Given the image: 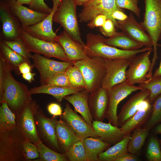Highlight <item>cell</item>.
<instances>
[{
  "mask_svg": "<svg viewBox=\"0 0 161 161\" xmlns=\"http://www.w3.org/2000/svg\"><path fill=\"white\" fill-rule=\"evenodd\" d=\"M5 64V79L0 102H5L16 116L32 98L27 86L17 81L13 76L11 72L13 69L12 66Z\"/></svg>",
  "mask_w": 161,
  "mask_h": 161,
  "instance_id": "6da1fadb",
  "label": "cell"
},
{
  "mask_svg": "<svg viewBox=\"0 0 161 161\" xmlns=\"http://www.w3.org/2000/svg\"><path fill=\"white\" fill-rule=\"evenodd\" d=\"M103 38L98 34L89 33L87 34L84 49L88 57L97 56L104 59H130L137 54L153 49L145 47L135 50H124L106 44L103 42Z\"/></svg>",
  "mask_w": 161,
  "mask_h": 161,
  "instance_id": "7a4b0ae2",
  "label": "cell"
},
{
  "mask_svg": "<svg viewBox=\"0 0 161 161\" xmlns=\"http://www.w3.org/2000/svg\"><path fill=\"white\" fill-rule=\"evenodd\" d=\"M27 139L16 126L0 131V161H25L24 145Z\"/></svg>",
  "mask_w": 161,
  "mask_h": 161,
  "instance_id": "3957f363",
  "label": "cell"
},
{
  "mask_svg": "<svg viewBox=\"0 0 161 161\" xmlns=\"http://www.w3.org/2000/svg\"><path fill=\"white\" fill-rule=\"evenodd\" d=\"M145 11L143 21L140 24L152 41L153 57L151 66L158 58V42L161 38V0H144Z\"/></svg>",
  "mask_w": 161,
  "mask_h": 161,
  "instance_id": "277c9868",
  "label": "cell"
},
{
  "mask_svg": "<svg viewBox=\"0 0 161 161\" xmlns=\"http://www.w3.org/2000/svg\"><path fill=\"white\" fill-rule=\"evenodd\" d=\"M75 0H61L59 5L54 13L53 21L59 24L69 35L83 46L76 14Z\"/></svg>",
  "mask_w": 161,
  "mask_h": 161,
  "instance_id": "5b68a950",
  "label": "cell"
},
{
  "mask_svg": "<svg viewBox=\"0 0 161 161\" xmlns=\"http://www.w3.org/2000/svg\"><path fill=\"white\" fill-rule=\"evenodd\" d=\"M81 72L84 79L86 89L90 93L101 87L106 73L105 59L94 56L74 63Z\"/></svg>",
  "mask_w": 161,
  "mask_h": 161,
  "instance_id": "8992f818",
  "label": "cell"
},
{
  "mask_svg": "<svg viewBox=\"0 0 161 161\" xmlns=\"http://www.w3.org/2000/svg\"><path fill=\"white\" fill-rule=\"evenodd\" d=\"M19 35L27 51L42 55L48 58H54L63 61H70L61 45L56 41H47L35 38L24 31L21 27Z\"/></svg>",
  "mask_w": 161,
  "mask_h": 161,
  "instance_id": "52a82bcc",
  "label": "cell"
},
{
  "mask_svg": "<svg viewBox=\"0 0 161 161\" xmlns=\"http://www.w3.org/2000/svg\"><path fill=\"white\" fill-rule=\"evenodd\" d=\"M39 108L38 105L32 100L25 105L16 118L17 127L27 139L35 145L41 140L35 117Z\"/></svg>",
  "mask_w": 161,
  "mask_h": 161,
  "instance_id": "ba28073f",
  "label": "cell"
},
{
  "mask_svg": "<svg viewBox=\"0 0 161 161\" xmlns=\"http://www.w3.org/2000/svg\"><path fill=\"white\" fill-rule=\"evenodd\" d=\"M31 59L33 66L40 75L41 85H45L47 81L55 74L65 72L69 67L74 65V62L72 61H56L36 53L32 55Z\"/></svg>",
  "mask_w": 161,
  "mask_h": 161,
  "instance_id": "9c48e42d",
  "label": "cell"
},
{
  "mask_svg": "<svg viewBox=\"0 0 161 161\" xmlns=\"http://www.w3.org/2000/svg\"><path fill=\"white\" fill-rule=\"evenodd\" d=\"M143 89L139 86L131 85L127 82L115 86L107 90L109 103L106 118L113 125L119 126L117 110L119 103L132 92Z\"/></svg>",
  "mask_w": 161,
  "mask_h": 161,
  "instance_id": "30bf717a",
  "label": "cell"
},
{
  "mask_svg": "<svg viewBox=\"0 0 161 161\" xmlns=\"http://www.w3.org/2000/svg\"><path fill=\"white\" fill-rule=\"evenodd\" d=\"M153 49L148 50L131 58L126 71V82L133 85L139 84L147 79L151 68L150 55Z\"/></svg>",
  "mask_w": 161,
  "mask_h": 161,
  "instance_id": "8fae6325",
  "label": "cell"
},
{
  "mask_svg": "<svg viewBox=\"0 0 161 161\" xmlns=\"http://www.w3.org/2000/svg\"><path fill=\"white\" fill-rule=\"evenodd\" d=\"M130 59H105L106 73L101 87L108 90L125 82L127 79V69Z\"/></svg>",
  "mask_w": 161,
  "mask_h": 161,
  "instance_id": "7c38bea8",
  "label": "cell"
},
{
  "mask_svg": "<svg viewBox=\"0 0 161 161\" xmlns=\"http://www.w3.org/2000/svg\"><path fill=\"white\" fill-rule=\"evenodd\" d=\"M121 9L116 7L115 0H91L83 6L79 14V21L89 22L96 16L103 14L113 21L115 27L117 22L114 21L111 15L114 11Z\"/></svg>",
  "mask_w": 161,
  "mask_h": 161,
  "instance_id": "4fadbf2b",
  "label": "cell"
},
{
  "mask_svg": "<svg viewBox=\"0 0 161 161\" xmlns=\"http://www.w3.org/2000/svg\"><path fill=\"white\" fill-rule=\"evenodd\" d=\"M35 117L37 128L44 141L54 150L62 152L56 134V126L58 120L56 116L47 117L39 108Z\"/></svg>",
  "mask_w": 161,
  "mask_h": 161,
  "instance_id": "5bb4252c",
  "label": "cell"
},
{
  "mask_svg": "<svg viewBox=\"0 0 161 161\" xmlns=\"http://www.w3.org/2000/svg\"><path fill=\"white\" fill-rule=\"evenodd\" d=\"M61 119L81 140L89 137L99 138L95 133L92 127L73 111L68 103H66Z\"/></svg>",
  "mask_w": 161,
  "mask_h": 161,
  "instance_id": "9a60e30c",
  "label": "cell"
},
{
  "mask_svg": "<svg viewBox=\"0 0 161 161\" xmlns=\"http://www.w3.org/2000/svg\"><path fill=\"white\" fill-rule=\"evenodd\" d=\"M115 28L120 30L134 40L145 47L153 48L152 41L149 35L135 19L132 12L123 21H118Z\"/></svg>",
  "mask_w": 161,
  "mask_h": 161,
  "instance_id": "2e32d148",
  "label": "cell"
},
{
  "mask_svg": "<svg viewBox=\"0 0 161 161\" xmlns=\"http://www.w3.org/2000/svg\"><path fill=\"white\" fill-rule=\"evenodd\" d=\"M0 19L3 36L1 39L13 41L19 37L18 31L21 27V22L11 12L5 0L0 1Z\"/></svg>",
  "mask_w": 161,
  "mask_h": 161,
  "instance_id": "e0dca14e",
  "label": "cell"
},
{
  "mask_svg": "<svg viewBox=\"0 0 161 161\" xmlns=\"http://www.w3.org/2000/svg\"><path fill=\"white\" fill-rule=\"evenodd\" d=\"M12 13L19 20L21 27L32 25L42 21L49 14L35 11L19 3L16 0H5Z\"/></svg>",
  "mask_w": 161,
  "mask_h": 161,
  "instance_id": "ac0fdd59",
  "label": "cell"
},
{
  "mask_svg": "<svg viewBox=\"0 0 161 161\" xmlns=\"http://www.w3.org/2000/svg\"><path fill=\"white\" fill-rule=\"evenodd\" d=\"M88 103L93 120L103 122L106 118L109 106L107 90L101 87L90 93Z\"/></svg>",
  "mask_w": 161,
  "mask_h": 161,
  "instance_id": "d6986e66",
  "label": "cell"
},
{
  "mask_svg": "<svg viewBox=\"0 0 161 161\" xmlns=\"http://www.w3.org/2000/svg\"><path fill=\"white\" fill-rule=\"evenodd\" d=\"M56 11L52 12L44 20L32 25L21 28L30 35L47 41L57 42L58 35L52 29L53 17Z\"/></svg>",
  "mask_w": 161,
  "mask_h": 161,
  "instance_id": "ffe728a7",
  "label": "cell"
},
{
  "mask_svg": "<svg viewBox=\"0 0 161 161\" xmlns=\"http://www.w3.org/2000/svg\"><path fill=\"white\" fill-rule=\"evenodd\" d=\"M152 107L148 97L141 102L136 113L120 128L124 136L131 134L135 129L146 123L150 116Z\"/></svg>",
  "mask_w": 161,
  "mask_h": 161,
  "instance_id": "44dd1931",
  "label": "cell"
},
{
  "mask_svg": "<svg viewBox=\"0 0 161 161\" xmlns=\"http://www.w3.org/2000/svg\"><path fill=\"white\" fill-rule=\"evenodd\" d=\"M57 42L62 46L70 61L75 63L89 58L86 55L84 46L75 41L64 31L58 35Z\"/></svg>",
  "mask_w": 161,
  "mask_h": 161,
  "instance_id": "7402d4cb",
  "label": "cell"
},
{
  "mask_svg": "<svg viewBox=\"0 0 161 161\" xmlns=\"http://www.w3.org/2000/svg\"><path fill=\"white\" fill-rule=\"evenodd\" d=\"M92 127L95 134L102 141L112 145L122 140L125 136L120 128L112 125L109 122L106 123L93 120Z\"/></svg>",
  "mask_w": 161,
  "mask_h": 161,
  "instance_id": "603a6c76",
  "label": "cell"
},
{
  "mask_svg": "<svg viewBox=\"0 0 161 161\" xmlns=\"http://www.w3.org/2000/svg\"><path fill=\"white\" fill-rule=\"evenodd\" d=\"M89 93L86 89L79 91L64 97L74 107V111L79 113L87 123L92 127L93 120L88 105Z\"/></svg>",
  "mask_w": 161,
  "mask_h": 161,
  "instance_id": "cb8c5ba5",
  "label": "cell"
},
{
  "mask_svg": "<svg viewBox=\"0 0 161 161\" xmlns=\"http://www.w3.org/2000/svg\"><path fill=\"white\" fill-rule=\"evenodd\" d=\"M149 95L148 90L143 89L131 97L121 108L117 115L119 126L121 127L137 111L141 102L148 98Z\"/></svg>",
  "mask_w": 161,
  "mask_h": 161,
  "instance_id": "d4e9b609",
  "label": "cell"
},
{
  "mask_svg": "<svg viewBox=\"0 0 161 161\" xmlns=\"http://www.w3.org/2000/svg\"><path fill=\"white\" fill-rule=\"evenodd\" d=\"M86 89L81 87L66 88L47 85L31 88L29 89L31 95L38 94H47L52 96L57 101L61 102L65 96Z\"/></svg>",
  "mask_w": 161,
  "mask_h": 161,
  "instance_id": "484cf974",
  "label": "cell"
},
{
  "mask_svg": "<svg viewBox=\"0 0 161 161\" xmlns=\"http://www.w3.org/2000/svg\"><path fill=\"white\" fill-rule=\"evenodd\" d=\"M55 131L59 146L64 153L74 143L81 140L61 119L58 120Z\"/></svg>",
  "mask_w": 161,
  "mask_h": 161,
  "instance_id": "4316f807",
  "label": "cell"
},
{
  "mask_svg": "<svg viewBox=\"0 0 161 161\" xmlns=\"http://www.w3.org/2000/svg\"><path fill=\"white\" fill-rule=\"evenodd\" d=\"M103 42L109 46L128 51L137 50L144 47L142 44L134 40L122 31H116L114 35L108 38L104 37Z\"/></svg>",
  "mask_w": 161,
  "mask_h": 161,
  "instance_id": "83f0119b",
  "label": "cell"
},
{
  "mask_svg": "<svg viewBox=\"0 0 161 161\" xmlns=\"http://www.w3.org/2000/svg\"><path fill=\"white\" fill-rule=\"evenodd\" d=\"M85 150L86 161H98L99 155L111 146L100 138L89 137L82 140Z\"/></svg>",
  "mask_w": 161,
  "mask_h": 161,
  "instance_id": "f1b7e54d",
  "label": "cell"
},
{
  "mask_svg": "<svg viewBox=\"0 0 161 161\" xmlns=\"http://www.w3.org/2000/svg\"><path fill=\"white\" fill-rule=\"evenodd\" d=\"M131 135V134L125 136L122 140L100 154L98 161H115L123 154L129 152L128 144Z\"/></svg>",
  "mask_w": 161,
  "mask_h": 161,
  "instance_id": "f546056e",
  "label": "cell"
},
{
  "mask_svg": "<svg viewBox=\"0 0 161 161\" xmlns=\"http://www.w3.org/2000/svg\"><path fill=\"white\" fill-rule=\"evenodd\" d=\"M0 56L4 62L13 67L16 73L18 75L20 73L19 66L24 62L31 63L30 60L25 59L9 47L3 41L0 40Z\"/></svg>",
  "mask_w": 161,
  "mask_h": 161,
  "instance_id": "4dcf8cb0",
  "label": "cell"
},
{
  "mask_svg": "<svg viewBox=\"0 0 161 161\" xmlns=\"http://www.w3.org/2000/svg\"><path fill=\"white\" fill-rule=\"evenodd\" d=\"M149 131L141 128L133 131L128 144L129 152L138 156L140 155L142 148L149 134Z\"/></svg>",
  "mask_w": 161,
  "mask_h": 161,
  "instance_id": "1f68e13d",
  "label": "cell"
},
{
  "mask_svg": "<svg viewBox=\"0 0 161 161\" xmlns=\"http://www.w3.org/2000/svg\"><path fill=\"white\" fill-rule=\"evenodd\" d=\"M0 107V131L9 129L16 126V116L5 102Z\"/></svg>",
  "mask_w": 161,
  "mask_h": 161,
  "instance_id": "d6a6232c",
  "label": "cell"
},
{
  "mask_svg": "<svg viewBox=\"0 0 161 161\" xmlns=\"http://www.w3.org/2000/svg\"><path fill=\"white\" fill-rule=\"evenodd\" d=\"M38 148L39 158L36 161H67L65 153H61L53 150L44 145L41 140L36 145Z\"/></svg>",
  "mask_w": 161,
  "mask_h": 161,
  "instance_id": "836d02e7",
  "label": "cell"
},
{
  "mask_svg": "<svg viewBox=\"0 0 161 161\" xmlns=\"http://www.w3.org/2000/svg\"><path fill=\"white\" fill-rule=\"evenodd\" d=\"M139 86L149 91L148 98L152 104L154 100L161 94V76L152 77L139 84Z\"/></svg>",
  "mask_w": 161,
  "mask_h": 161,
  "instance_id": "e575fe53",
  "label": "cell"
},
{
  "mask_svg": "<svg viewBox=\"0 0 161 161\" xmlns=\"http://www.w3.org/2000/svg\"><path fill=\"white\" fill-rule=\"evenodd\" d=\"M65 154L68 161H86L85 150L82 140L72 145Z\"/></svg>",
  "mask_w": 161,
  "mask_h": 161,
  "instance_id": "d590c367",
  "label": "cell"
},
{
  "mask_svg": "<svg viewBox=\"0 0 161 161\" xmlns=\"http://www.w3.org/2000/svg\"><path fill=\"white\" fill-rule=\"evenodd\" d=\"M152 106L150 116L142 128L149 130L156 124L161 122V94L154 100Z\"/></svg>",
  "mask_w": 161,
  "mask_h": 161,
  "instance_id": "8d00e7d4",
  "label": "cell"
},
{
  "mask_svg": "<svg viewBox=\"0 0 161 161\" xmlns=\"http://www.w3.org/2000/svg\"><path fill=\"white\" fill-rule=\"evenodd\" d=\"M146 157L149 161H161V149L159 140L155 135L149 139L147 146Z\"/></svg>",
  "mask_w": 161,
  "mask_h": 161,
  "instance_id": "74e56055",
  "label": "cell"
},
{
  "mask_svg": "<svg viewBox=\"0 0 161 161\" xmlns=\"http://www.w3.org/2000/svg\"><path fill=\"white\" fill-rule=\"evenodd\" d=\"M73 87H81L86 89L83 76L80 70L74 65L69 67L65 72Z\"/></svg>",
  "mask_w": 161,
  "mask_h": 161,
  "instance_id": "f35d334b",
  "label": "cell"
},
{
  "mask_svg": "<svg viewBox=\"0 0 161 161\" xmlns=\"http://www.w3.org/2000/svg\"><path fill=\"white\" fill-rule=\"evenodd\" d=\"M1 40L9 47L25 59H31L32 55L28 52L22 40L20 37L13 41Z\"/></svg>",
  "mask_w": 161,
  "mask_h": 161,
  "instance_id": "ab89813d",
  "label": "cell"
},
{
  "mask_svg": "<svg viewBox=\"0 0 161 161\" xmlns=\"http://www.w3.org/2000/svg\"><path fill=\"white\" fill-rule=\"evenodd\" d=\"M45 85L66 88L73 87L65 72H61L55 74L49 79Z\"/></svg>",
  "mask_w": 161,
  "mask_h": 161,
  "instance_id": "60d3db41",
  "label": "cell"
},
{
  "mask_svg": "<svg viewBox=\"0 0 161 161\" xmlns=\"http://www.w3.org/2000/svg\"><path fill=\"white\" fill-rule=\"evenodd\" d=\"M138 0H115L116 5L118 8L129 10L139 17L140 10L138 7Z\"/></svg>",
  "mask_w": 161,
  "mask_h": 161,
  "instance_id": "b9f144b4",
  "label": "cell"
},
{
  "mask_svg": "<svg viewBox=\"0 0 161 161\" xmlns=\"http://www.w3.org/2000/svg\"><path fill=\"white\" fill-rule=\"evenodd\" d=\"M24 150L27 161L35 159L38 160L39 158V153L37 145L28 139L25 142Z\"/></svg>",
  "mask_w": 161,
  "mask_h": 161,
  "instance_id": "7bdbcfd3",
  "label": "cell"
},
{
  "mask_svg": "<svg viewBox=\"0 0 161 161\" xmlns=\"http://www.w3.org/2000/svg\"><path fill=\"white\" fill-rule=\"evenodd\" d=\"M29 8L36 11L48 14L52 10V8L49 7L44 0H32Z\"/></svg>",
  "mask_w": 161,
  "mask_h": 161,
  "instance_id": "ee69618b",
  "label": "cell"
},
{
  "mask_svg": "<svg viewBox=\"0 0 161 161\" xmlns=\"http://www.w3.org/2000/svg\"><path fill=\"white\" fill-rule=\"evenodd\" d=\"M100 32L105 36L110 38L114 35L116 31L113 21L107 18L104 24L100 27Z\"/></svg>",
  "mask_w": 161,
  "mask_h": 161,
  "instance_id": "f6af8a7d",
  "label": "cell"
},
{
  "mask_svg": "<svg viewBox=\"0 0 161 161\" xmlns=\"http://www.w3.org/2000/svg\"><path fill=\"white\" fill-rule=\"evenodd\" d=\"M107 19V17L105 15L99 14L89 22L87 26L91 28L100 27L104 24Z\"/></svg>",
  "mask_w": 161,
  "mask_h": 161,
  "instance_id": "bcb514c9",
  "label": "cell"
},
{
  "mask_svg": "<svg viewBox=\"0 0 161 161\" xmlns=\"http://www.w3.org/2000/svg\"><path fill=\"white\" fill-rule=\"evenodd\" d=\"M47 109L49 113L54 116H61L62 114L61 107L56 103H49L47 106Z\"/></svg>",
  "mask_w": 161,
  "mask_h": 161,
  "instance_id": "7dc6e473",
  "label": "cell"
},
{
  "mask_svg": "<svg viewBox=\"0 0 161 161\" xmlns=\"http://www.w3.org/2000/svg\"><path fill=\"white\" fill-rule=\"evenodd\" d=\"M5 73V64L0 56V96L2 94Z\"/></svg>",
  "mask_w": 161,
  "mask_h": 161,
  "instance_id": "c3c4849f",
  "label": "cell"
},
{
  "mask_svg": "<svg viewBox=\"0 0 161 161\" xmlns=\"http://www.w3.org/2000/svg\"><path fill=\"white\" fill-rule=\"evenodd\" d=\"M140 160L138 156L129 152L125 153L118 158L115 161H138Z\"/></svg>",
  "mask_w": 161,
  "mask_h": 161,
  "instance_id": "681fc988",
  "label": "cell"
},
{
  "mask_svg": "<svg viewBox=\"0 0 161 161\" xmlns=\"http://www.w3.org/2000/svg\"><path fill=\"white\" fill-rule=\"evenodd\" d=\"M127 15L124 13L123 10L121 9L114 11L112 14L111 17L113 20L116 22L117 19L119 21H123L126 20L128 17Z\"/></svg>",
  "mask_w": 161,
  "mask_h": 161,
  "instance_id": "f907efd6",
  "label": "cell"
},
{
  "mask_svg": "<svg viewBox=\"0 0 161 161\" xmlns=\"http://www.w3.org/2000/svg\"><path fill=\"white\" fill-rule=\"evenodd\" d=\"M32 65L28 62H24L19 66V70L20 74H23L31 72L32 69Z\"/></svg>",
  "mask_w": 161,
  "mask_h": 161,
  "instance_id": "816d5d0a",
  "label": "cell"
},
{
  "mask_svg": "<svg viewBox=\"0 0 161 161\" xmlns=\"http://www.w3.org/2000/svg\"><path fill=\"white\" fill-rule=\"evenodd\" d=\"M36 73H35L30 72L22 74V76L23 79L30 83L34 80V77Z\"/></svg>",
  "mask_w": 161,
  "mask_h": 161,
  "instance_id": "f5cc1de1",
  "label": "cell"
},
{
  "mask_svg": "<svg viewBox=\"0 0 161 161\" xmlns=\"http://www.w3.org/2000/svg\"><path fill=\"white\" fill-rule=\"evenodd\" d=\"M159 76H161V59L158 67L156 69L152 77Z\"/></svg>",
  "mask_w": 161,
  "mask_h": 161,
  "instance_id": "db71d44e",
  "label": "cell"
},
{
  "mask_svg": "<svg viewBox=\"0 0 161 161\" xmlns=\"http://www.w3.org/2000/svg\"><path fill=\"white\" fill-rule=\"evenodd\" d=\"M91 0H75L77 6H83Z\"/></svg>",
  "mask_w": 161,
  "mask_h": 161,
  "instance_id": "11a10c76",
  "label": "cell"
},
{
  "mask_svg": "<svg viewBox=\"0 0 161 161\" xmlns=\"http://www.w3.org/2000/svg\"><path fill=\"white\" fill-rule=\"evenodd\" d=\"M53 3L52 9L56 11L60 4L61 0H52Z\"/></svg>",
  "mask_w": 161,
  "mask_h": 161,
  "instance_id": "9f6ffc18",
  "label": "cell"
},
{
  "mask_svg": "<svg viewBox=\"0 0 161 161\" xmlns=\"http://www.w3.org/2000/svg\"><path fill=\"white\" fill-rule=\"evenodd\" d=\"M17 1L21 4H27L29 6L31 4L32 0H16Z\"/></svg>",
  "mask_w": 161,
  "mask_h": 161,
  "instance_id": "6f0895ef",
  "label": "cell"
},
{
  "mask_svg": "<svg viewBox=\"0 0 161 161\" xmlns=\"http://www.w3.org/2000/svg\"><path fill=\"white\" fill-rule=\"evenodd\" d=\"M154 132L156 134H161V123L156 126L154 129Z\"/></svg>",
  "mask_w": 161,
  "mask_h": 161,
  "instance_id": "680465c9",
  "label": "cell"
},
{
  "mask_svg": "<svg viewBox=\"0 0 161 161\" xmlns=\"http://www.w3.org/2000/svg\"><path fill=\"white\" fill-rule=\"evenodd\" d=\"M160 144V146L161 149V139L160 140H159Z\"/></svg>",
  "mask_w": 161,
  "mask_h": 161,
  "instance_id": "91938a15",
  "label": "cell"
}]
</instances>
